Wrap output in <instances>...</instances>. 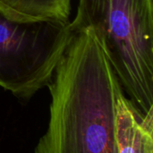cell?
<instances>
[{
  "label": "cell",
  "mask_w": 153,
  "mask_h": 153,
  "mask_svg": "<svg viewBox=\"0 0 153 153\" xmlns=\"http://www.w3.org/2000/svg\"><path fill=\"white\" fill-rule=\"evenodd\" d=\"M131 153H153V113L140 117Z\"/></svg>",
  "instance_id": "obj_5"
},
{
  "label": "cell",
  "mask_w": 153,
  "mask_h": 153,
  "mask_svg": "<svg viewBox=\"0 0 153 153\" xmlns=\"http://www.w3.org/2000/svg\"><path fill=\"white\" fill-rule=\"evenodd\" d=\"M70 25L94 31L123 90L153 113L152 0H79Z\"/></svg>",
  "instance_id": "obj_2"
},
{
  "label": "cell",
  "mask_w": 153,
  "mask_h": 153,
  "mask_svg": "<svg viewBox=\"0 0 153 153\" xmlns=\"http://www.w3.org/2000/svg\"><path fill=\"white\" fill-rule=\"evenodd\" d=\"M48 87V127L33 153H118L125 93L91 29L72 30Z\"/></svg>",
  "instance_id": "obj_1"
},
{
  "label": "cell",
  "mask_w": 153,
  "mask_h": 153,
  "mask_svg": "<svg viewBox=\"0 0 153 153\" xmlns=\"http://www.w3.org/2000/svg\"><path fill=\"white\" fill-rule=\"evenodd\" d=\"M72 0H0V10L19 21L48 20L68 23Z\"/></svg>",
  "instance_id": "obj_4"
},
{
  "label": "cell",
  "mask_w": 153,
  "mask_h": 153,
  "mask_svg": "<svg viewBox=\"0 0 153 153\" xmlns=\"http://www.w3.org/2000/svg\"><path fill=\"white\" fill-rule=\"evenodd\" d=\"M71 34L70 22L19 21L0 10V87L22 100L48 87Z\"/></svg>",
  "instance_id": "obj_3"
}]
</instances>
